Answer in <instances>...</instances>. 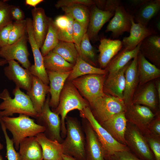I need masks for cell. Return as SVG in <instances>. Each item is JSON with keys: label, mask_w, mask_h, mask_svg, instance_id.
Here are the masks:
<instances>
[{"label": "cell", "mask_w": 160, "mask_h": 160, "mask_svg": "<svg viewBox=\"0 0 160 160\" xmlns=\"http://www.w3.org/2000/svg\"><path fill=\"white\" fill-rule=\"evenodd\" d=\"M89 106L87 101L80 94L71 82L68 81L65 83L61 92L59 102L57 107L52 111L61 116V136L65 138L66 134L65 119L70 111L77 109L79 112Z\"/></svg>", "instance_id": "6da1fadb"}, {"label": "cell", "mask_w": 160, "mask_h": 160, "mask_svg": "<svg viewBox=\"0 0 160 160\" xmlns=\"http://www.w3.org/2000/svg\"><path fill=\"white\" fill-rule=\"evenodd\" d=\"M12 93L14 95L13 98L10 97L7 89L0 94V99L3 100L0 104V117H9L15 113L25 114L35 119L38 116L39 114L27 94L16 86Z\"/></svg>", "instance_id": "7a4b0ae2"}, {"label": "cell", "mask_w": 160, "mask_h": 160, "mask_svg": "<svg viewBox=\"0 0 160 160\" xmlns=\"http://www.w3.org/2000/svg\"><path fill=\"white\" fill-rule=\"evenodd\" d=\"M29 117L23 114H19L17 117H0L6 129L12 135L16 150L19 149L20 142L25 138L36 136L45 131L44 127L37 124Z\"/></svg>", "instance_id": "3957f363"}, {"label": "cell", "mask_w": 160, "mask_h": 160, "mask_svg": "<svg viewBox=\"0 0 160 160\" xmlns=\"http://www.w3.org/2000/svg\"><path fill=\"white\" fill-rule=\"evenodd\" d=\"M65 121L66 134L61 143L63 154L76 160H86L85 137L80 123L77 119L67 116Z\"/></svg>", "instance_id": "277c9868"}, {"label": "cell", "mask_w": 160, "mask_h": 160, "mask_svg": "<svg viewBox=\"0 0 160 160\" xmlns=\"http://www.w3.org/2000/svg\"><path fill=\"white\" fill-rule=\"evenodd\" d=\"M80 116L89 122L102 146L105 160L116 152L129 150L126 145L116 140L94 117L89 106L80 112Z\"/></svg>", "instance_id": "5b68a950"}, {"label": "cell", "mask_w": 160, "mask_h": 160, "mask_svg": "<svg viewBox=\"0 0 160 160\" xmlns=\"http://www.w3.org/2000/svg\"><path fill=\"white\" fill-rule=\"evenodd\" d=\"M89 107L95 119L101 124L114 115L125 111L126 105L123 99L105 94L90 104Z\"/></svg>", "instance_id": "8992f818"}, {"label": "cell", "mask_w": 160, "mask_h": 160, "mask_svg": "<svg viewBox=\"0 0 160 160\" xmlns=\"http://www.w3.org/2000/svg\"><path fill=\"white\" fill-rule=\"evenodd\" d=\"M106 75L91 74L79 77L71 81L88 102L89 105L105 94L103 91Z\"/></svg>", "instance_id": "52a82bcc"}, {"label": "cell", "mask_w": 160, "mask_h": 160, "mask_svg": "<svg viewBox=\"0 0 160 160\" xmlns=\"http://www.w3.org/2000/svg\"><path fill=\"white\" fill-rule=\"evenodd\" d=\"M125 139L129 151L138 158L143 160H155L144 135L136 126L128 122Z\"/></svg>", "instance_id": "ba28073f"}, {"label": "cell", "mask_w": 160, "mask_h": 160, "mask_svg": "<svg viewBox=\"0 0 160 160\" xmlns=\"http://www.w3.org/2000/svg\"><path fill=\"white\" fill-rule=\"evenodd\" d=\"M48 95L41 113L36 118V123L45 128V131L44 133L47 138L62 143L63 140L60 134V119L58 115L51 110Z\"/></svg>", "instance_id": "9c48e42d"}, {"label": "cell", "mask_w": 160, "mask_h": 160, "mask_svg": "<svg viewBox=\"0 0 160 160\" xmlns=\"http://www.w3.org/2000/svg\"><path fill=\"white\" fill-rule=\"evenodd\" d=\"M125 114L128 122L136 126L143 135L148 133V126L156 115L148 108L134 104L126 106Z\"/></svg>", "instance_id": "30bf717a"}, {"label": "cell", "mask_w": 160, "mask_h": 160, "mask_svg": "<svg viewBox=\"0 0 160 160\" xmlns=\"http://www.w3.org/2000/svg\"><path fill=\"white\" fill-rule=\"evenodd\" d=\"M26 34L14 43L0 49V57L7 61L16 60L25 68L28 69L31 64L27 46Z\"/></svg>", "instance_id": "8fae6325"}, {"label": "cell", "mask_w": 160, "mask_h": 160, "mask_svg": "<svg viewBox=\"0 0 160 160\" xmlns=\"http://www.w3.org/2000/svg\"><path fill=\"white\" fill-rule=\"evenodd\" d=\"M26 20L28 40L32 49L34 61V64L31 65L28 70L33 76L38 77L45 84L48 85L49 81L44 63L43 57L33 35L32 19L27 18Z\"/></svg>", "instance_id": "7c38bea8"}, {"label": "cell", "mask_w": 160, "mask_h": 160, "mask_svg": "<svg viewBox=\"0 0 160 160\" xmlns=\"http://www.w3.org/2000/svg\"><path fill=\"white\" fill-rule=\"evenodd\" d=\"M131 16L121 3L116 8L113 17L107 26L105 32H111L113 39L118 38L125 32L129 33Z\"/></svg>", "instance_id": "4fadbf2b"}, {"label": "cell", "mask_w": 160, "mask_h": 160, "mask_svg": "<svg viewBox=\"0 0 160 160\" xmlns=\"http://www.w3.org/2000/svg\"><path fill=\"white\" fill-rule=\"evenodd\" d=\"M8 65L4 68V73L9 80L13 81L16 86L27 91L31 89L33 75L28 70L21 67L15 60L8 61Z\"/></svg>", "instance_id": "5bb4252c"}, {"label": "cell", "mask_w": 160, "mask_h": 160, "mask_svg": "<svg viewBox=\"0 0 160 160\" xmlns=\"http://www.w3.org/2000/svg\"><path fill=\"white\" fill-rule=\"evenodd\" d=\"M83 119L86 160H105L102 146L95 133L88 121Z\"/></svg>", "instance_id": "9a60e30c"}, {"label": "cell", "mask_w": 160, "mask_h": 160, "mask_svg": "<svg viewBox=\"0 0 160 160\" xmlns=\"http://www.w3.org/2000/svg\"><path fill=\"white\" fill-rule=\"evenodd\" d=\"M92 6L87 33L89 40L95 42L99 39V31L105 23L113 16L115 12L100 9L95 4Z\"/></svg>", "instance_id": "2e32d148"}, {"label": "cell", "mask_w": 160, "mask_h": 160, "mask_svg": "<svg viewBox=\"0 0 160 160\" xmlns=\"http://www.w3.org/2000/svg\"><path fill=\"white\" fill-rule=\"evenodd\" d=\"M131 21L130 35L128 36L124 37L121 41L122 48L127 50L134 49L146 38L157 33L155 30L135 23L132 15Z\"/></svg>", "instance_id": "e0dca14e"}, {"label": "cell", "mask_w": 160, "mask_h": 160, "mask_svg": "<svg viewBox=\"0 0 160 160\" xmlns=\"http://www.w3.org/2000/svg\"><path fill=\"white\" fill-rule=\"evenodd\" d=\"M127 122L124 111L114 115L100 124L116 140L126 145L125 134Z\"/></svg>", "instance_id": "ac0fdd59"}, {"label": "cell", "mask_w": 160, "mask_h": 160, "mask_svg": "<svg viewBox=\"0 0 160 160\" xmlns=\"http://www.w3.org/2000/svg\"><path fill=\"white\" fill-rule=\"evenodd\" d=\"M131 62L116 72L108 74L103 85L105 94L123 100L125 85V72Z\"/></svg>", "instance_id": "d6986e66"}, {"label": "cell", "mask_w": 160, "mask_h": 160, "mask_svg": "<svg viewBox=\"0 0 160 160\" xmlns=\"http://www.w3.org/2000/svg\"><path fill=\"white\" fill-rule=\"evenodd\" d=\"M31 12L33 35L37 44L40 49L47 32L48 17L46 16L44 9L41 7L34 8Z\"/></svg>", "instance_id": "ffe728a7"}, {"label": "cell", "mask_w": 160, "mask_h": 160, "mask_svg": "<svg viewBox=\"0 0 160 160\" xmlns=\"http://www.w3.org/2000/svg\"><path fill=\"white\" fill-rule=\"evenodd\" d=\"M139 86L141 87L135 92L132 104L143 105L151 109L156 110L157 93L154 80Z\"/></svg>", "instance_id": "44dd1931"}, {"label": "cell", "mask_w": 160, "mask_h": 160, "mask_svg": "<svg viewBox=\"0 0 160 160\" xmlns=\"http://www.w3.org/2000/svg\"><path fill=\"white\" fill-rule=\"evenodd\" d=\"M46 71L50 85L49 92L51 95L49 105L52 109H54L58 105L61 92L71 71L63 72Z\"/></svg>", "instance_id": "7402d4cb"}, {"label": "cell", "mask_w": 160, "mask_h": 160, "mask_svg": "<svg viewBox=\"0 0 160 160\" xmlns=\"http://www.w3.org/2000/svg\"><path fill=\"white\" fill-rule=\"evenodd\" d=\"M137 60V56L131 61L125 72V85L123 100L126 106L132 103L134 94L138 85Z\"/></svg>", "instance_id": "603a6c76"}, {"label": "cell", "mask_w": 160, "mask_h": 160, "mask_svg": "<svg viewBox=\"0 0 160 160\" xmlns=\"http://www.w3.org/2000/svg\"><path fill=\"white\" fill-rule=\"evenodd\" d=\"M98 47V63L101 69H105L111 60L122 47V41L119 39L103 38Z\"/></svg>", "instance_id": "cb8c5ba5"}, {"label": "cell", "mask_w": 160, "mask_h": 160, "mask_svg": "<svg viewBox=\"0 0 160 160\" xmlns=\"http://www.w3.org/2000/svg\"><path fill=\"white\" fill-rule=\"evenodd\" d=\"M139 51L151 63L160 67V36L157 33L149 36L142 42Z\"/></svg>", "instance_id": "d4e9b609"}, {"label": "cell", "mask_w": 160, "mask_h": 160, "mask_svg": "<svg viewBox=\"0 0 160 160\" xmlns=\"http://www.w3.org/2000/svg\"><path fill=\"white\" fill-rule=\"evenodd\" d=\"M49 86L44 83L38 77L33 76L30 89L27 92L36 111L41 113L45 102L46 95L49 92Z\"/></svg>", "instance_id": "484cf974"}, {"label": "cell", "mask_w": 160, "mask_h": 160, "mask_svg": "<svg viewBox=\"0 0 160 160\" xmlns=\"http://www.w3.org/2000/svg\"><path fill=\"white\" fill-rule=\"evenodd\" d=\"M137 58L139 86L159 78L160 69L150 62L140 51L138 54Z\"/></svg>", "instance_id": "4316f807"}, {"label": "cell", "mask_w": 160, "mask_h": 160, "mask_svg": "<svg viewBox=\"0 0 160 160\" xmlns=\"http://www.w3.org/2000/svg\"><path fill=\"white\" fill-rule=\"evenodd\" d=\"M36 137L42 149L43 160H59L62 159L63 153L61 143L48 138L44 132L38 134Z\"/></svg>", "instance_id": "83f0119b"}, {"label": "cell", "mask_w": 160, "mask_h": 160, "mask_svg": "<svg viewBox=\"0 0 160 160\" xmlns=\"http://www.w3.org/2000/svg\"><path fill=\"white\" fill-rule=\"evenodd\" d=\"M19 149L22 160H43L42 149L36 136L23 140L20 144Z\"/></svg>", "instance_id": "f1b7e54d"}, {"label": "cell", "mask_w": 160, "mask_h": 160, "mask_svg": "<svg viewBox=\"0 0 160 160\" xmlns=\"http://www.w3.org/2000/svg\"><path fill=\"white\" fill-rule=\"evenodd\" d=\"M160 0H147L132 15L134 21L147 26L150 20L159 12Z\"/></svg>", "instance_id": "f546056e"}, {"label": "cell", "mask_w": 160, "mask_h": 160, "mask_svg": "<svg viewBox=\"0 0 160 160\" xmlns=\"http://www.w3.org/2000/svg\"><path fill=\"white\" fill-rule=\"evenodd\" d=\"M142 42L132 50H127L122 48L104 69L108 72V74H111L116 72L124 67L132 59L137 56Z\"/></svg>", "instance_id": "4dcf8cb0"}, {"label": "cell", "mask_w": 160, "mask_h": 160, "mask_svg": "<svg viewBox=\"0 0 160 160\" xmlns=\"http://www.w3.org/2000/svg\"><path fill=\"white\" fill-rule=\"evenodd\" d=\"M43 62L46 70L53 72L70 71L72 70L74 65L52 51L43 57Z\"/></svg>", "instance_id": "1f68e13d"}, {"label": "cell", "mask_w": 160, "mask_h": 160, "mask_svg": "<svg viewBox=\"0 0 160 160\" xmlns=\"http://www.w3.org/2000/svg\"><path fill=\"white\" fill-rule=\"evenodd\" d=\"M108 72L103 69L92 65L84 60L79 55L76 63L67 78V80L71 81L81 76L91 74L106 75Z\"/></svg>", "instance_id": "d6a6232c"}, {"label": "cell", "mask_w": 160, "mask_h": 160, "mask_svg": "<svg viewBox=\"0 0 160 160\" xmlns=\"http://www.w3.org/2000/svg\"><path fill=\"white\" fill-rule=\"evenodd\" d=\"M61 8L65 14L71 16L87 31L90 16V11L87 6L76 4Z\"/></svg>", "instance_id": "836d02e7"}, {"label": "cell", "mask_w": 160, "mask_h": 160, "mask_svg": "<svg viewBox=\"0 0 160 160\" xmlns=\"http://www.w3.org/2000/svg\"><path fill=\"white\" fill-rule=\"evenodd\" d=\"M52 51L59 54L67 61L74 65L79 55L76 45L71 42L59 41Z\"/></svg>", "instance_id": "e575fe53"}, {"label": "cell", "mask_w": 160, "mask_h": 160, "mask_svg": "<svg viewBox=\"0 0 160 160\" xmlns=\"http://www.w3.org/2000/svg\"><path fill=\"white\" fill-rule=\"evenodd\" d=\"M58 33L54 20L48 17V28L44 43L41 47V52L43 57L47 55L56 46L58 43Z\"/></svg>", "instance_id": "d590c367"}, {"label": "cell", "mask_w": 160, "mask_h": 160, "mask_svg": "<svg viewBox=\"0 0 160 160\" xmlns=\"http://www.w3.org/2000/svg\"><path fill=\"white\" fill-rule=\"evenodd\" d=\"M79 56L85 61L95 67L96 65V53L88 34L84 35L79 46Z\"/></svg>", "instance_id": "8d00e7d4"}, {"label": "cell", "mask_w": 160, "mask_h": 160, "mask_svg": "<svg viewBox=\"0 0 160 160\" xmlns=\"http://www.w3.org/2000/svg\"><path fill=\"white\" fill-rule=\"evenodd\" d=\"M26 32V19L13 22L12 27L9 33L8 44H11L15 42Z\"/></svg>", "instance_id": "74e56055"}, {"label": "cell", "mask_w": 160, "mask_h": 160, "mask_svg": "<svg viewBox=\"0 0 160 160\" xmlns=\"http://www.w3.org/2000/svg\"><path fill=\"white\" fill-rule=\"evenodd\" d=\"M0 124L6 140V156L8 160H22L19 152L15 150L12 139H10L8 135L7 129L0 118Z\"/></svg>", "instance_id": "f35d334b"}, {"label": "cell", "mask_w": 160, "mask_h": 160, "mask_svg": "<svg viewBox=\"0 0 160 160\" xmlns=\"http://www.w3.org/2000/svg\"><path fill=\"white\" fill-rule=\"evenodd\" d=\"M12 5L0 0V30L13 22L10 14Z\"/></svg>", "instance_id": "ab89813d"}, {"label": "cell", "mask_w": 160, "mask_h": 160, "mask_svg": "<svg viewBox=\"0 0 160 160\" xmlns=\"http://www.w3.org/2000/svg\"><path fill=\"white\" fill-rule=\"evenodd\" d=\"M144 135L154 155L155 160H160V137L149 133Z\"/></svg>", "instance_id": "60d3db41"}, {"label": "cell", "mask_w": 160, "mask_h": 160, "mask_svg": "<svg viewBox=\"0 0 160 160\" xmlns=\"http://www.w3.org/2000/svg\"><path fill=\"white\" fill-rule=\"evenodd\" d=\"M87 32V31L79 22L74 20L73 24V42L76 45L79 53L81 41Z\"/></svg>", "instance_id": "b9f144b4"}, {"label": "cell", "mask_w": 160, "mask_h": 160, "mask_svg": "<svg viewBox=\"0 0 160 160\" xmlns=\"http://www.w3.org/2000/svg\"><path fill=\"white\" fill-rule=\"evenodd\" d=\"M67 15L69 19V24L67 27L65 29L58 31V35L59 41L68 42H73V24L74 19L71 16Z\"/></svg>", "instance_id": "7bdbcfd3"}, {"label": "cell", "mask_w": 160, "mask_h": 160, "mask_svg": "<svg viewBox=\"0 0 160 160\" xmlns=\"http://www.w3.org/2000/svg\"><path fill=\"white\" fill-rule=\"evenodd\" d=\"M95 4V0H60L57 1L55 5L57 9L67 7L76 4H82L87 6Z\"/></svg>", "instance_id": "ee69618b"}, {"label": "cell", "mask_w": 160, "mask_h": 160, "mask_svg": "<svg viewBox=\"0 0 160 160\" xmlns=\"http://www.w3.org/2000/svg\"><path fill=\"white\" fill-rule=\"evenodd\" d=\"M105 160H143L140 159L129 150L116 152Z\"/></svg>", "instance_id": "f6af8a7d"}, {"label": "cell", "mask_w": 160, "mask_h": 160, "mask_svg": "<svg viewBox=\"0 0 160 160\" xmlns=\"http://www.w3.org/2000/svg\"><path fill=\"white\" fill-rule=\"evenodd\" d=\"M156 114L155 117L148 126V131L150 134L160 137V113L158 111Z\"/></svg>", "instance_id": "bcb514c9"}, {"label": "cell", "mask_w": 160, "mask_h": 160, "mask_svg": "<svg viewBox=\"0 0 160 160\" xmlns=\"http://www.w3.org/2000/svg\"><path fill=\"white\" fill-rule=\"evenodd\" d=\"M13 25V22L0 30V48L8 44L9 33Z\"/></svg>", "instance_id": "7dc6e473"}, {"label": "cell", "mask_w": 160, "mask_h": 160, "mask_svg": "<svg viewBox=\"0 0 160 160\" xmlns=\"http://www.w3.org/2000/svg\"><path fill=\"white\" fill-rule=\"evenodd\" d=\"M54 22L57 31H63L68 26L69 23L68 17L65 14L58 16Z\"/></svg>", "instance_id": "c3c4849f"}, {"label": "cell", "mask_w": 160, "mask_h": 160, "mask_svg": "<svg viewBox=\"0 0 160 160\" xmlns=\"http://www.w3.org/2000/svg\"><path fill=\"white\" fill-rule=\"evenodd\" d=\"M10 14L12 20H14L15 21H19L25 20L24 13L19 6L12 5Z\"/></svg>", "instance_id": "681fc988"}, {"label": "cell", "mask_w": 160, "mask_h": 160, "mask_svg": "<svg viewBox=\"0 0 160 160\" xmlns=\"http://www.w3.org/2000/svg\"><path fill=\"white\" fill-rule=\"evenodd\" d=\"M147 1V0H130L129 1L132 5L136 7L135 11Z\"/></svg>", "instance_id": "f907efd6"}, {"label": "cell", "mask_w": 160, "mask_h": 160, "mask_svg": "<svg viewBox=\"0 0 160 160\" xmlns=\"http://www.w3.org/2000/svg\"><path fill=\"white\" fill-rule=\"evenodd\" d=\"M43 0H25V4L30 6L36 7V6L39 4L44 1Z\"/></svg>", "instance_id": "816d5d0a"}, {"label": "cell", "mask_w": 160, "mask_h": 160, "mask_svg": "<svg viewBox=\"0 0 160 160\" xmlns=\"http://www.w3.org/2000/svg\"><path fill=\"white\" fill-rule=\"evenodd\" d=\"M159 78L157 79L154 81L156 89L159 102L160 101V81Z\"/></svg>", "instance_id": "f5cc1de1"}, {"label": "cell", "mask_w": 160, "mask_h": 160, "mask_svg": "<svg viewBox=\"0 0 160 160\" xmlns=\"http://www.w3.org/2000/svg\"><path fill=\"white\" fill-rule=\"evenodd\" d=\"M62 159L63 160H76L71 156L64 154L63 155Z\"/></svg>", "instance_id": "db71d44e"}, {"label": "cell", "mask_w": 160, "mask_h": 160, "mask_svg": "<svg viewBox=\"0 0 160 160\" xmlns=\"http://www.w3.org/2000/svg\"><path fill=\"white\" fill-rule=\"evenodd\" d=\"M8 63V61L4 59H0V67Z\"/></svg>", "instance_id": "11a10c76"}, {"label": "cell", "mask_w": 160, "mask_h": 160, "mask_svg": "<svg viewBox=\"0 0 160 160\" xmlns=\"http://www.w3.org/2000/svg\"><path fill=\"white\" fill-rule=\"evenodd\" d=\"M156 28L159 31L160 30V22H158L156 24Z\"/></svg>", "instance_id": "9f6ffc18"}, {"label": "cell", "mask_w": 160, "mask_h": 160, "mask_svg": "<svg viewBox=\"0 0 160 160\" xmlns=\"http://www.w3.org/2000/svg\"><path fill=\"white\" fill-rule=\"evenodd\" d=\"M3 145L0 143V150H1L3 149Z\"/></svg>", "instance_id": "6f0895ef"}, {"label": "cell", "mask_w": 160, "mask_h": 160, "mask_svg": "<svg viewBox=\"0 0 160 160\" xmlns=\"http://www.w3.org/2000/svg\"><path fill=\"white\" fill-rule=\"evenodd\" d=\"M0 160H4L2 158V157L0 154Z\"/></svg>", "instance_id": "680465c9"}, {"label": "cell", "mask_w": 160, "mask_h": 160, "mask_svg": "<svg viewBox=\"0 0 160 160\" xmlns=\"http://www.w3.org/2000/svg\"><path fill=\"white\" fill-rule=\"evenodd\" d=\"M59 160H63V159H60Z\"/></svg>", "instance_id": "91938a15"}, {"label": "cell", "mask_w": 160, "mask_h": 160, "mask_svg": "<svg viewBox=\"0 0 160 160\" xmlns=\"http://www.w3.org/2000/svg\"><path fill=\"white\" fill-rule=\"evenodd\" d=\"M0 49H1V48H0Z\"/></svg>", "instance_id": "94428289"}]
</instances>
